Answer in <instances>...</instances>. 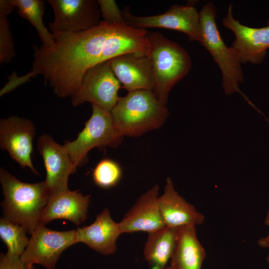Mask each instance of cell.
Masks as SVG:
<instances>
[{"mask_svg":"<svg viewBox=\"0 0 269 269\" xmlns=\"http://www.w3.org/2000/svg\"><path fill=\"white\" fill-rule=\"evenodd\" d=\"M267 121H268V123H269V120H268Z\"/></svg>","mask_w":269,"mask_h":269,"instance_id":"f546056e","label":"cell"},{"mask_svg":"<svg viewBox=\"0 0 269 269\" xmlns=\"http://www.w3.org/2000/svg\"><path fill=\"white\" fill-rule=\"evenodd\" d=\"M54 19L48 23L52 33H76L92 28L100 23L99 5L96 0H48Z\"/></svg>","mask_w":269,"mask_h":269,"instance_id":"30bf717a","label":"cell"},{"mask_svg":"<svg viewBox=\"0 0 269 269\" xmlns=\"http://www.w3.org/2000/svg\"><path fill=\"white\" fill-rule=\"evenodd\" d=\"M147 36L149 44L148 55L155 78L153 92L156 98L166 106L171 90L188 74L192 61L183 47L159 32L148 31Z\"/></svg>","mask_w":269,"mask_h":269,"instance_id":"277c9868","label":"cell"},{"mask_svg":"<svg viewBox=\"0 0 269 269\" xmlns=\"http://www.w3.org/2000/svg\"><path fill=\"white\" fill-rule=\"evenodd\" d=\"M122 14L127 24L134 28L156 27L177 30L186 34L190 41L202 43L199 13L191 3L174 4L164 13L155 15L135 16L127 7L122 11Z\"/></svg>","mask_w":269,"mask_h":269,"instance_id":"ba28073f","label":"cell"},{"mask_svg":"<svg viewBox=\"0 0 269 269\" xmlns=\"http://www.w3.org/2000/svg\"><path fill=\"white\" fill-rule=\"evenodd\" d=\"M0 269H36L33 266L27 267L22 262L20 257L13 256L8 253L0 255Z\"/></svg>","mask_w":269,"mask_h":269,"instance_id":"484cf974","label":"cell"},{"mask_svg":"<svg viewBox=\"0 0 269 269\" xmlns=\"http://www.w3.org/2000/svg\"><path fill=\"white\" fill-rule=\"evenodd\" d=\"M206 257L205 250L197 239L195 226L179 228L170 267L173 269H201Z\"/></svg>","mask_w":269,"mask_h":269,"instance_id":"d6986e66","label":"cell"},{"mask_svg":"<svg viewBox=\"0 0 269 269\" xmlns=\"http://www.w3.org/2000/svg\"><path fill=\"white\" fill-rule=\"evenodd\" d=\"M159 188L157 185L141 195L119 222L123 233L156 231L165 225L158 202Z\"/></svg>","mask_w":269,"mask_h":269,"instance_id":"9a60e30c","label":"cell"},{"mask_svg":"<svg viewBox=\"0 0 269 269\" xmlns=\"http://www.w3.org/2000/svg\"><path fill=\"white\" fill-rule=\"evenodd\" d=\"M121 84L113 72L109 61L88 69L80 86L71 97L72 104L77 106L85 102L110 112L117 104Z\"/></svg>","mask_w":269,"mask_h":269,"instance_id":"52a82bcc","label":"cell"},{"mask_svg":"<svg viewBox=\"0 0 269 269\" xmlns=\"http://www.w3.org/2000/svg\"><path fill=\"white\" fill-rule=\"evenodd\" d=\"M265 223L269 227V209L266 214ZM258 244L262 248L268 249L269 252L267 257V261L269 263V233L265 237L260 239L258 241Z\"/></svg>","mask_w":269,"mask_h":269,"instance_id":"4316f807","label":"cell"},{"mask_svg":"<svg viewBox=\"0 0 269 269\" xmlns=\"http://www.w3.org/2000/svg\"><path fill=\"white\" fill-rule=\"evenodd\" d=\"M101 15L103 21L110 24L126 23L121 10L116 2L113 0H98Z\"/></svg>","mask_w":269,"mask_h":269,"instance_id":"d4e9b609","label":"cell"},{"mask_svg":"<svg viewBox=\"0 0 269 269\" xmlns=\"http://www.w3.org/2000/svg\"><path fill=\"white\" fill-rule=\"evenodd\" d=\"M25 229L3 217L0 220V237L7 247L10 255L20 257L26 249L29 239Z\"/></svg>","mask_w":269,"mask_h":269,"instance_id":"603a6c76","label":"cell"},{"mask_svg":"<svg viewBox=\"0 0 269 269\" xmlns=\"http://www.w3.org/2000/svg\"><path fill=\"white\" fill-rule=\"evenodd\" d=\"M121 135L138 136L161 127L168 111L152 91L138 90L120 97L110 112Z\"/></svg>","mask_w":269,"mask_h":269,"instance_id":"3957f363","label":"cell"},{"mask_svg":"<svg viewBox=\"0 0 269 269\" xmlns=\"http://www.w3.org/2000/svg\"><path fill=\"white\" fill-rule=\"evenodd\" d=\"M165 269H173L170 266L167 267Z\"/></svg>","mask_w":269,"mask_h":269,"instance_id":"f1b7e54d","label":"cell"},{"mask_svg":"<svg viewBox=\"0 0 269 269\" xmlns=\"http://www.w3.org/2000/svg\"><path fill=\"white\" fill-rule=\"evenodd\" d=\"M266 23H267V26H269V16L268 20L267 21Z\"/></svg>","mask_w":269,"mask_h":269,"instance_id":"83f0119b","label":"cell"},{"mask_svg":"<svg viewBox=\"0 0 269 269\" xmlns=\"http://www.w3.org/2000/svg\"><path fill=\"white\" fill-rule=\"evenodd\" d=\"M12 0H0V63H8L16 55L8 15L15 8Z\"/></svg>","mask_w":269,"mask_h":269,"instance_id":"7402d4cb","label":"cell"},{"mask_svg":"<svg viewBox=\"0 0 269 269\" xmlns=\"http://www.w3.org/2000/svg\"><path fill=\"white\" fill-rule=\"evenodd\" d=\"M92 113L76 138L63 145L77 167L87 161V155L95 147H115L123 136L117 131L110 112L92 105Z\"/></svg>","mask_w":269,"mask_h":269,"instance_id":"8992f818","label":"cell"},{"mask_svg":"<svg viewBox=\"0 0 269 269\" xmlns=\"http://www.w3.org/2000/svg\"><path fill=\"white\" fill-rule=\"evenodd\" d=\"M90 197L78 190L69 189L51 197L41 214L40 223L45 225L61 219L79 225L87 219Z\"/></svg>","mask_w":269,"mask_h":269,"instance_id":"ac0fdd59","label":"cell"},{"mask_svg":"<svg viewBox=\"0 0 269 269\" xmlns=\"http://www.w3.org/2000/svg\"><path fill=\"white\" fill-rule=\"evenodd\" d=\"M0 182L4 195L2 217L21 226L31 235L40 224L41 214L50 198L44 181L24 182L0 168Z\"/></svg>","mask_w":269,"mask_h":269,"instance_id":"7a4b0ae2","label":"cell"},{"mask_svg":"<svg viewBox=\"0 0 269 269\" xmlns=\"http://www.w3.org/2000/svg\"><path fill=\"white\" fill-rule=\"evenodd\" d=\"M222 24L234 33L235 39L230 47L241 63L258 64L263 61L269 48V26L254 28L241 24L234 17L231 4Z\"/></svg>","mask_w":269,"mask_h":269,"instance_id":"7c38bea8","label":"cell"},{"mask_svg":"<svg viewBox=\"0 0 269 269\" xmlns=\"http://www.w3.org/2000/svg\"><path fill=\"white\" fill-rule=\"evenodd\" d=\"M76 231L77 243H84L105 256L116 252L117 240L123 233L119 223L113 220L107 208L97 216L90 225L79 227Z\"/></svg>","mask_w":269,"mask_h":269,"instance_id":"2e32d148","label":"cell"},{"mask_svg":"<svg viewBox=\"0 0 269 269\" xmlns=\"http://www.w3.org/2000/svg\"><path fill=\"white\" fill-rule=\"evenodd\" d=\"M178 229L164 227L148 233L144 256L149 269H165L173 253Z\"/></svg>","mask_w":269,"mask_h":269,"instance_id":"ffe728a7","label":"cell"},{"mask_svg":"<svg viewBox=\"0 0 269 269\" xmlns=\"http://www.w3.org/2000/svg\"><path fill=\"white\" fill-rule=\"evenodd\" d=\"M37 148L43 160L46 172L44 182L50 197L68 190L69 176L75 172L77 167L64 145L56 142L50 135L44 134L38 137Z\"/></svg>","mask_w":269,"mask_h":269,"instance_id":"4fadbf2b","label":"cell"},{"mask_svg":"<svg viewBox=\"0 0 269 269\" xmlns=\"http://www.w3.org/2000/svg\"><path fill=\"white\" fill-rule=\"evenodd\" d=\"M35 133L33 123L28 119L12 116L0 121V148L6 150L22 168L28 167L38 175L31 156Z\"/></svg>","mask_w":269,"mask_h":269,"instance_id":"8fae6325","label":"cell"},{"mask_svg":"<svg viewBox=\"0 0 269 269\" xmlns=\"http://www.w3.org/2000/svg\"><path fill=\"white\" fill-rule=\"evenodd\" d=\"M160 213L165 226L179 229L201 224L204 215L187 202L175 190L172 180L168 177L162 195L158 197Z\"/></svg>","mask_w":269,"mask_h":269,"instance_id":"e0dca14e","label":"cell"},{"mask_svg":"<svg viewBox=\"0 0 269 269\" xmlns=\"http://www.w3.org/2000/svg\"><path fill=\"white\" fill-rule=\"evenodd\" d=\"M109 62L122 88L128 92L153 91L155 78L149 55L128 53L116 56Z\"/></svg>","mask_w":269,"mask_h":269,"instance_id":"5bb4252c","label":"cell"},{"mask_svg":"<svg viewBox=\"0 0 269 269\" xmlns=\"http://www.w3.org/2000/svg\"><path fill=\"white\" fill-rule=\"evenodd\" d=\"M199 13L203 39L201 44L209 52L221 70L226 95L238 92L252 106L253 104L239 88V84L244 82L241 62L221 37L216 24L214 4L212 2L206 3Z\"/></svg>","mask_w":269,"mask_h":269,"instance_id":"5b68a950","label":"cell"},{"mask_svg":"<svg viewBox=\"0 0 269 269\" xmlns=\"http://www.w3.org/2000/svg\"><path fill=\"white\" fill-rule=\"evenodd\" d=\"M31 235L20 256L28 268L39 265L45 269H55L62 253L77 243L76 230L57 231L48 229L42 224Z\"/></svg>","mask_w":269,"mask_h":269,"instance_id":"9c48e42d","label":"cell"},{"mask_svg":"<svg viewBox=\"0 0 269 269\" xmlns=\"http://www.w3.org/2000/svg\"><path fill=\"white\" fill-rule=\"evenodd\" d=\"M147 32L127 23L102 20L84 31L53 34L52 47L32 46L33 61L27 74L30 78L42 75L58 98L71 97L92 67L126 53L148 55Z\"/></svg>","mask_w":269,"mask_h":269,"instance_id":"6da1fadb","label":"cell"},{"mask_svg":"<svg viewBox=\"0 0 269 269\" xmlns=\"http://www.w3.org/2000/svg\"><path fill=\"white\" fill-rule=\"evenodd\" d=\"M94 183L102 188H110L116 186L122 176V169L116 161L108 158L102 159L93 170Z\"/></svg>","mask_w":269,"mask_h":269,"instance_id":"cb8c5ba5","label":"cell"},{"mask_svg":"<svg viewBox=\"0 0 269 269\" xmlns=\"http://www.w3.org/2000/svg\"><path fill=\"white\" fill-rule=\"evenodd\" d=\"M18 14L28 21L36 30L42 45L47 48L55 43L53 34L45 26L43 16L45 1L43 0H12Z\"/></svg>","mask_w":269,"mask_h":269,"instance_id":"44dd1931","label":"cell"}]
</instances>
